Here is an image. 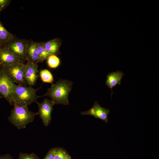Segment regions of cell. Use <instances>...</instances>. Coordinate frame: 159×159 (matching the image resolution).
<instances>
[{
    "instance_id": "obj_20",
    "label": "cell",
    "mask_w": 159,
    "mask_h": 159,
    "mask_svg": "<svg viewBox=\"0 0 159 159\" xmlns=\"http://www.w3.org/2000/svg\"><path fill=\"white\" fill-rule=\"evenodd\" d=\"M0 159H14L13 157L8 153L0 155Z\"/></svg>"
},
{
    "instance_id": "obj_13",
    "label": "cell",
    "mask_w": 159,
    "mask_h": 159,
    "mask_svg": "<svg viewBox=\"0 0 159 159\" xmlns=\"http://www.w3.org/2000/svg\"><path fill=\"white\" fill-rule=\"evenodd\" d=\"M60 43L57 39H54L44 43L45 48L50 55L57 54L59 52Z\"/></svg>"
},
{
    "instance_id": "obj_4",
    "label": "cell",
    "mask_w": 159,
    "mask_h": 159,
    "mask_svg": "<svg viewBox=\"0 0 159 159\" xmlns=\"http://www.w3.org/2000/svg\"><path fill=\"white\" fill-rule=\"evenodd\" d=\"M15 85L6 73L4 67L0 66V94L11 105H13L12 94Z\"/></svg>"
},
{
    "instance_id": "obj_9",
    "label": "cell",
    "mask_w": 159,
    "mask_h": 159,
    "mask_svg": "<svg viewBox=\"0 0 159 159\" xmlns=\"http://www.w3.org/2000/svg\"><path fill=\"white\" fill-rule=\"evenodd\" d=\"M22 63L7 47L1 48L0 51V66L5 67L15 64Z\"/></svg>"
},
{
    "instance_id": "obj_5",
    "label": "cell",
    "mask_w": 159,
    "mask_h": 159,
    "mask_svg": "<svg viewBox=\"0 0 159 159\" xmlns=\"http://www.w3.org/2000/svg\"><path fill=\"white\" fill-rule=\"evenodd\" d=\"M25 66V64L19 63L4 68L7 75L14 83L18 85L26 86L24 77Z\"/></svg>"
},
{
    "instance_id": "obj_8",
    "label": "cell",
    "mask_w": 159,
    "mask_h": 159,
    "mask_svg": "<svg viewBox=\"0 0 159 159\" xmlns=\"http://www.w3.org/2000/svg\"><path fill=\"white\" fill-rule=\"evenodd\" d=\"M110 112L109 109L102 107L97 101H95L92 107L90 110L80 113L81 115H91L107 123L109 120L108 116Z\"/></svg>"
},
{
    "instance_id": "obj_12",
    "label": "cell",
    "mask_w": 159,
    "mask_h": 159,
    "mask_svg": "<svg viewBox=\"0 0 159 159\" xmlns=\"http://www.w3.org/2000/svg\"><path fill=\"white\" fill-rule=\"evenodd\" d=\"M37 45V42H28L26 52V60L28 62L36 64L39 62Z\"/></svg>"
},
{
    "instance_id": "obj_14",
    "label": "cell",
    "mask_w": 159,
    "mask_h": 159,
    "mask_svg": "<svg viewBox=\"0 0 159 159\" xmlns=\"http://www.w3.org/2000/svg\"><path fill=\"white\" fill-rule=\"evenodd\" d=\"M13 35L8 32L0 21V44L8 43L14 39Z\"/></svg>"
},
{
    "instance_id": "obj_6",
    "label": "cell",
    "mask_w": 159,
    "mask_h": 159,
    "mask_svg": "<svg viewBox=\"0 0 159 159\" xmlns=\"http://www.w3.org/2000/svg\"><path fill=\"white\" fill-rule=\"evenodd\" d=\"M36 102L39 108L37 112L38 115L42 119L44 125L47 127L52 120L51 114L53 109L54 104L51 100L47 98L44 99L41 103L37 101Z\"/></svg>"
},
{
    "instance_id": "obj_7",
    "label": "cell",
    "mask_w": 159,
    "mask_h": 159,
    "mask_svg": "<svg viewBox=\"0 0 159 159\" xmlns=\"http://www.w3.org/2000/svg\"><path fill=\"white\" fill-rule=\"evenodd\" d=\"M28 42L25 40L14 39L7 43L6 47L22 62L26 60V52Z\"/></svg>"
},
{
    "instance_id": "obj_26",
    "label": "cell",
    "mask_w": 159,
    "mask_h": 159,
    "mask_svg": "<svg viewBox=\"0 0 159 159\" xmlns=\"http://www.w3.org/2000/svg\"><path fill=\"white\" fill-rule=\"evenodd\" d=\"M1 9H0V11H1Z\"/></svg>"
},
{
    "instance_id": "obj_3",
    "label": "cell",
    "mask_w": 159,
    "mask_h": 159,
    "mask_svg": "<svg viewBox=\"0 0 159 159\" xmlns=\"http://www.w3.org/2000/svg\"><path fill=\"white\" fill-rule=\"evenodd\" d=\"M37 115V112L30 111L27 106H14L8 120L17 129L21 130L25 128L28 124L32 122Z\"/></svg>"
},
{
    "instance_id": "obj_1",
    "label": "cell",
    "mask_w": 159,
    "mask_h": 159,
    "mask_svg": "<svg viewBox=\"0 0 159 159\" xmlns=\"http://www.w3.org/2000/svg\"><path fill=\"white\" fill-rule=\"evenodd\" d=\"M72 84L71 81L60 79L55 84H52L43 96L49 97L54 105H68L69 103L68 96Z\"/></svg>"
},
{
    "instance_id": "obj_25",
    "label": "cell",
    "mask_w": 159,
    "mask_h": 159,
    "mask_svg": "<svg viewBox=\"0 0 159 159\" xmlns=\"http://www.w3.org/2000/svg\"><path fill=\"white\" fill-rule=\"evenodd\" d=\"M1 45H0V50H1Z\"/></svg>"
},
{
    "instance_id": "obj_15",
    "label": "cell",
    "mask_w": 159,
    "mask_h": 159,
    "mask_svg": "<svg viewBox=\"0 0 159 159\" xmlns=\"http://www.w3.org/2000/svg\"><path fill=\"white\" fill-rule=\"evenodd\" d=\"M37 50L39 62H42L50 55L46 50L44 43L37 42Z\"/></svg>"
},
{
    "instance_id": "obj_10",
    "label": "cell",
    "mask_w": 159,
    "mask_h": 159,
    "mask_svg": "<svg viewBox=\"0 0 159 159\" xmlns=\"http://www.w3.org/2000/svg\"><path fill=\"white\" fill-rule=\"evenodd\" d=\"M25 65L24 77L26 82L29 86H34L39 77L38 65L28 61Z\"/></svg>"
},
{
    "instance_id": "obj_19",
    "label": "cell",
    "mask_w": 159,
    "mask_h": 159,
    "mask_svg": "<svg viewBox=\"0 0 159 159\" xmlns=\"http://www.w3.org/2000/svg\"><path fill=\"white\" fill-rule=\"evenodd\" d=\"M18 159H40V158L34 153H27L20 152L19 154Z\"/></svg>"
},
{
    "instance_id": "obj_17",
    "label": "cell",
    "mask_w": 159,
    "mask_h": 159,
    "mask_svg": "<svg viewBox=\"0 0 159 159\" xmlns=\"http://www.w3.org/2000/svg\"><path fill=\"white\" fill-rule=\"evenodd\" d=\"M54 159H63L68 154L63 149L57 147L51 149Z\"/></svg>"
},
{
    "instance_id": "obj_11",
    "label": "cell",
    "mask_w": 159,
    "mask_h": 159,
    "mask_svg": "<svg viewBox=\"0 0 159 159\" xmlns=\"http://www.w3.org/2000/svg\"><path fill=\"white\" fill-rule=\"evenodd\" d=\"M124 74L121 71H117L109 73L106 76L105 84L111 90L112 97L113 92L112 89L117 85H120L122 78Z\"/></svg>"
},
{
    "instance_id": "obj_18",
    "label": "cell",
    "mask_w": 159,
    "mask_h": 159,
    "mask_svg": "<svg viewBox=\"0 0 159 159\" xmlns=\"http://www.w3.org/2000/svg\"><path fill=\"white\" fill-rule=\"evenodd\" d=\"M47 59V64L50 68H55L57 67L59 64V59L55 55H50Z\"/></svg>"
},
{
    "instance_id": "obj_16",
    "label": "cell",
    "mask_w": 159,
    "mask_h": 159,
    "mask_svg": "<svg viewBox=\"0 0 159 159\" xmlns=\"http://www.w3.org/2000/svg\"><path fill=\"white\" fill-rule=\"evenodd\" d=\"M39 75L42 81L44 82L52 83L54 81L53 76L49 70L44 69L40 71Z\"/></svg>"
},
{
    "instance_id": "obj_23",
    "label": "cell",
    "mask_w": 159,
    "mask_h": 159,
    "mask_svg": "<svg viewBox=\"0 0 159 159\" xmlns=\"http://www.w3.org/2000/svg\"><path fill=\"white\" fill-rule=\"evenodd\" d=\"M63 159H72L71 156L68 154Z\"/></svg>"
},
{
    "instance_id": "obj_24",
    "label": "cell",
    "mask_w": 159,
    "mask_h": 159,
    "mask_svg": "<svg viewBox=\"0 0 159 159\" xmlns=\"http://www.w3.org/2000/svg\"><path fill=\"white\" fill-rule=\"evenodd\" d=\"M3 97L0 94V98H2Z\"/></svg>"
},
{
    "instance_id": "obj_22",
    "label": "cell",
    "mask_w": 159,
    "mask_h": 159,
    "mask_svg": "<svg viewBox=\"0 0 159 159\" xmlns=\"http://www.w3.org/2000/svg\"><path fill=\"white\" fill-rule=\"evenodd\" d=\"M9 1L7 0H0V9H1L8 4Z\"/></svg>"
},
{
    "instance_id": "obj_21",
    "label": "cell",
    "mask_w": 159,
    "mask_h": 159,
    "mask_svg": "<svg viewBox=\"0 0 159 159\" xmlns=\"http://www.w3.org/2000/svg\"><path fill=\"white\" fill-rule=\"evenodd\" d=\"M43 159H54L51 149L49 150Z\"/></svg>"
},
{
    "instance_id": "obj_2",
    "label": "cell",
    "mask_w": 159,
    "mask_h": 159,
    "mask_svg": "<svg viewBox=\"0 0 159 159\" xmlns=\"http://www.w3.org/2000/svg\"><path fill=\"white\" fill-rule=\"evenodd\" d=\"M41 87L35 89L31 86L15 84L12 94L13 105L26 106L36 102L39 98L42 97L37 95V91Z\"/></svg>"
}]
</instances>
